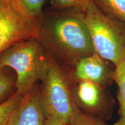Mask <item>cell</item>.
<instances>
[{
  "instance_id": "obj_5",
  "label": "cell",
  "mask_w": 125,
  "mask_h": 125,
  "mask_svg": "<svg viewBox=\"0 0 125 125\" xmlns=\"http://www.w3.org/2000/svg\"><path fill=\"white\" fill-rule=\"evenodd\" d=\"M40 20L28 13L20 0H0V54L18 42L37 38Z\"/></svg>"
},
{
  "instance_id": "obj_17",
  "label": "cell",
  "mask_w": 125,
  "mask_h": 125,
  "mask_svg": "<svg viewBox=\"0 0 125 125\" xmlns=\"http://www.w3.org/2000/svg\"><path fill=\"white\" fill-rule=\"evenodd\" d=\"M114 125H125V118L120 117L119 119L114 123Z\"/></svg>"
},
{
  "instance_id": "obj_1",
  "label": "cell",
  "mask_w": 125,
  "mask_h": 125,
  "mask_svg": "<svg viewBox=\"0 0 125 125\" xmlns=\"http://www.w3.org/2000/svg\"><path fill=\"white\" fill-rule=\"evenodd\" d=\"M37 38L47 52L73 67L78 60L96 52L85 12L75 9L43 13Z\"/></svg>"
},
{
  "instance_id": "obj_14",
  "label": "cell",
  "mask_w": 125,
  "mask_h": 125,
  "mask_svg": "<svg viewBox=\"0 0 125 125\" xmlns=\"http://www.w3.org/2000/svg\"><path fill=\"white\" fill-rule=\"evenodd\" d=\"M67 125H106L94 117L87 115L82 111L81 109L75 106Z\"/></svg>"
},
{
  "instance_id": "obj_15",
  "label": "cell",
  "mask_w": 125,
  "mask_h": 125,
  "mask_svg": "<svg viewBox=\"0 0 125 125\" xmlns=\"http://www.w3.org/2000/svg\"><path fill=\"white\" fill-rule=\"evenodd\" d=\"M45 0H20L28 13L33 18L40 19L43 14L42 7Z\"/></svg>"
},
{
  "instance_id": "obj_10",
  "label": "cell",
  "mask_w": 125,
  "mask_h": 125,
  "mask_svg": "<svg viewBox=\"0 0 125 125\" xmlns=\"http://www.w3.org/2000/svg\"><path fill=\"white\" fill-rule=\"evenodd\" d=\"M114 79L118 88L119 114L121 118H125V61L115 66Z\"/></svg>"
},
{
  "instance_id": "obj_2",
  "label": "cell",
  "mask_w": 125,
  "mask_h": 125,
  "mask_svg": "<svg viewBox=\"0 0 125 125\" xmlns=\"http://www.w3.org/2000/svg\"><path fill=\"white\" fill-rule=\"evenodd\" d=\"M49 54L37 38L15 43L0 54V61L15 72L17 92L25 95L42 80L49 65Z\"/></svg>"
},
{
  "instance_id": "obj_9",
  "label": "cell",
  "mask_w": 125,
  "mask_h": 125,
  "mask_svg": "<svg viewBox=\"0 0 125 125\" xmlns=\"http://www.w3.org/2000/svg\"><path fill=\"white\" fill-rule=\"evenodd\" d=\"M92 1L104 15L125 23V0H92Z\"/></svg>"
},
{
  "instance_id": "obj_3",
  "label": "cell",
  "mask_w": 125,
  "mask_h": 125,
  "mask_svg": "<svg viewBox=\"0 0 125 125\" xmlns=\"http://www.w3.org/2000/svg\"><path fill=\"white\" fill-rule=\"evenodd\" d=\"M85 19L97 53L115 66L125 61V23L104 15L93 2Z\"/></svg>"
},
{
  "instance_id": "obj_4",
  "label": "cell",
  "mask_w": 125,
  "mask_h": 125,
  "mask_svg": "<svg viewBox=\"0 0 125 125\" xmlns=\"http://www.w3.org/2000/svg\"><path fill=\"white\" fill-rule=\"evenodd\" d=\"M49 58L48 69L41 80L42 104L47 115H53L67 125L76 104L72 97L66 73L51 54Z\"/></svg>"
},
{
  "instance_id": "obj_13",
  "label": "cell",
  "mask_w": 125,
  "mask_h": 125,
  "mask_svg": "<svg viewBox=\"0 0 125 125\" xmlns=\"http://www.w3.org/2000/svg\"><path fill=\"white\" fill-rule=\"evenodd\" d=\"M92 0H51V7L52 10H60L75 9L85 12Z\"/></svg>"
},
{
  "instance_id": "obj_8",
  "label": "cell",
  "mask_w": 125,
  "mask_h": 125,
  "mask_svg": "<svg viewBox=\"0 0 125 125\" xmlns=\"http://www.w3.org/2000/svg\"><path fill=\"white\" fill-rule=\"evenodd\" d=\"M76 89L78 103L82 108L97 113L111 107V101L104 91V86L88 81H79Z\"/></svg>"
},
{
  "instance_id": "obj_7",
  "label": "cell",
  "mask_w": 125,
  "mask_h": 125,
  "mask_svg": "<svg viewBox=\"0 0 125 125\" xmlns=\"http://www.w3.org/2000/svg\"><path fill=\"white\" fill-rule=\"evenodd\" d=\"M7 125H45L41 97L37 89L23 96Z\"/></svg>"
},
{
  "instance_id": "obj_16",
  "label": "cell",
  "mask_w": 125,
  "mask_h": 125,
  "mask_svg": "<svg viewBox=\"0 0 125 125\" xmlns=\"http://www.w3.org/2000/svg\"><path fill=\"white\" fill-rule=\"evenodd\" d=\"M45 125H67L53 115H47Z\"/></svg>"
},
{
  "instance_id": "obj_11",
  "label": "cell",
  "mask_w": 125,
  "mask_h": 125,
  "mask_svg": "<svg viewBox=\"0 0 125 125\" xmlns=\"http://www.w3.org/2000/svg\"><path fill=\"white\" fill-rule=\"evenodd\" d=\"M24 95L16 92L0 104V125H7Z\"/></svg>"
},
{
  "instance_id": "obj_6",
  "label": "cell",
  "mask_w": 125,
  "mask_h": 125,
  "mask_svg": "<svg viewBox=\"0 0 125 125\" xmlns=\"http://www.w3.org/2000/svg\"><path fill=\"white\" fill-rule=\"evenodd\" d=\"M109 62L95 52L76 62L71 76L76 82L88 81L104 87L109 85L114 81V70Z\"/></svg>"
},
{
  "instance_id": "obj_12",
  "label": "cell",
  "mask_w": 125,
  "mask_h": 125,
  "mask_svg": "<svg viewBox=\"0 0 125 125\" xmlns=\"http://www.w3.org/2000/svg\"><path fill=\"white\" fill-rule=\"evenodd\" d=\"M11 70L0 61V102L9 94L14 85H16V79L14 78Z\"/></svg>"
}]
</instances>
